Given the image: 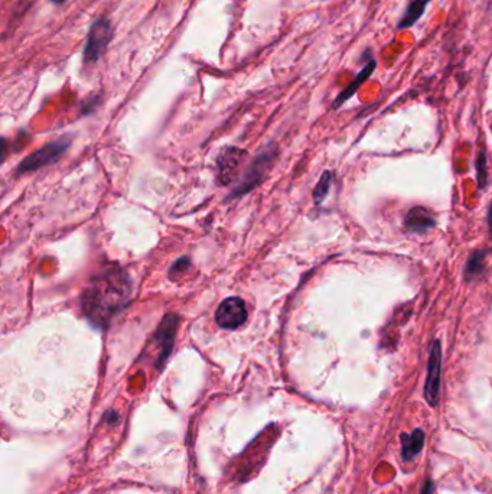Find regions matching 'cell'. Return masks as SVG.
<instances>
[{"mask_svg": "<svg viewBox=\"0 0 492 494\" xmlns=\"http://www.w3.org/2000/svg\"><path fill=\"white\" fill-rule=\"evenodd\" d=\"M132 295L129 275L117 267L106 269L95 276L83 295V310L89 320L106 327L109 321L125 308Z\"/></svg>", "mask_w": 492, "mask_h": 494, "instance_id": "cell-1", "label": "cell"}, {"mask_svg": "<svg viewBox=\"0 0 492 494\" xmlns=\"http://www.w3.org/2000/svg\"><path fill=\"white\" fill-rule=\"evenodd\" d=\"M112 38V24L107 17H100L90 28L89 39L84 48V63H97L106 51Z\"/></svg>", "mask_w": 492, "mask_h": 494, "instance_id": "cell-2", "label": "cell"}, {"mask_svg": "<svg viewBox=\"0 0 492 494\" xmlns=\"http://www.w3.org/2000/svg\"><path fill=\"white\" fill-rule=\"evenodd\" d=\"M68 147H70L68 139H59V140L48 143V145H45L44 148H40L39 151H36L33 154H31L26 159L20 162L17 172L25 174V172L36 171L39 168L45 167V165L55 162L61 155H63L68 149Z\"/></svg>", "mask_w": 492, "mask_h": 494, "instance_id": "cell-3", "label": "cell"}, {"mask_svg": "<svg viewBox=\"0 0 492 494\" xmlns=\"http://www.w3.org/2000/svg\"><path fill=\"white\" fill-rule=\"evenodd\" d=\"M440 380H442V345L439 340L432 343L430 348V356L427 363V377L424 384V398L429 405H438L439 392H440Z\"/></svg>", "mask_w": 492, "mask_h": 494, "instance_id": "cell-4", "label": "cell"}, {"mask_svg": "<svg viewBox=\"0 0 492 494\" xmlns=\"http://www.w3.org/2000/svg\"><path fill=\"white\" fill-rule=\"evenodd\" d=\"M247 320V308L241 298L233 297L220 304L215 313V321L221 328L236 329Z\"/></svg>", "mask_w": 492, "mask_h": 494, "instance_id": "cell-5", "label": "cell"}, {"mask_svg": "<svg viewBox=\"0 0 492 494\" xmlns=\"http://www.w3.org/2000/svg\"><path fill=\"white\" fill-rule=\"evenodd\" d=\"M178 324H179V318L176 315H167L159 325L157 334H156V341L160 344V350H162V354L157 360L159 364L165 361V359L171 354Z\"/></svg>", "mask_w": 492, "mask_h": 494, "instance_id": "cell-6", "label": "cell"}, {"mask_svg": "<svg viewBox=\"0 0 492 494\" xmlns=\"http://www.w3.org/2000/svg\"><path fill=\"white\" fill-rule=\"evenodd\" d=\"M273 156H275V154L273 152H268V151H266V154H260L257 156L256 162L252 165V168H250L247 177H245L243 179V182L236 188V195H241L244 193H247V191H250L254 187V185H257V182L264 175L266 167H268V165L270 163Z\"/></svg>", "mask_w": 492, "mask_h": 494, "instance_id": "cell-7", "label": "cell"}, {"mask_svg": "<svg viewBox=\"0 0 492 494\" xmlns=\"http://www.w3.org/2000/svg\"><path fill=\"white\" fill-rule=\"evenodd\" d=\"M404 224L408 230L422 233L429 229H432L435 225V218L426 209L415 207L410 210L404 218Z\"/></svg>", "mask_w": 492, "mask_h": 494, "instance_id": "cell-8", "label": "cell"}, {"mask_svg": "<svg viewBox=\"0 0 492 494\" xmlns=\"http://www.w3.org/2000/svg\"><path fill=\"white\" fill-rule=\"evenodd\" d=\"M376 67H377L376 59H371L370 63H367V64L364 66V68L360 71V74L355 77V80H353L351 84L348 86V87L337 97V100L334 101V109H338L339 106L344 105V103H345L348 98H351V97L358 91V89L364 84V81L371 77V74L374 73Z\"/></svg>", "mask_w": 492, "mask_h": 494, "instance_id": "cell-9", "label": "cell"}, {"mask_svg": "<svg viewBox=\"0 0 492 494\" xmlns=\"http://www.w3.org/2000/svg\"><path fill=\"white\" fill-rule=\"evenodd\" d=\"M432 2V0H408V3L404 9L403 16L399 20V29H407L410 27H413L417 20L423 16L427 5Z\"/></svg>", "mask_w": 492, "mask_h": 494, "instance_id": "cell-10", "label": "cell"}, {"mask_svg": "<svg viewBox=\"0 0 492 494\" xmlns=\"http://www.w3.org/2000/svg\"><path fill=\"white\" fill-rule=\"evenodd\" d=\"M424 445V432L422 429H415L412 435H401V456L406 461L413 460Z\"/></svg>", "mask_w": 492, "mask_h": 494, "instance_id": "cell-11", "label": "cell"}, {"mask_svg": "<svg viewBox=\"0 0 492 494\" xmlns=\"http://www.w3.org/2000/svg\"><path fill=\"white\" fill-rule=\"evenodd\" d=\"M241 156H243V152H240L234 148L229 149L227 154L221 155V158L218 159V165H220V177L222 178V182H229L230 177L233 175V172L238 167Z\"/></svg>", "mask_w": 492, "mask_h": 494, "instance_id": "cell-12", "label": "cell"}, {"mask_svg": "<svg viewBox=\"0 0 492 494\" xmlns=\"http://www.w3.org/2000/svg\"><path fill=\"white\" fill-rule=\"evenodd\" d=\"M332 177H334L332 172L326 171L322 175V178L319 179L316 188L314 191V200H315L316 204H321L325 200V197L328 195V193H330V187H331V184H332Z\"/></svg>", "mask_w": 492, "mask_h": 494, "instance_id": "cell-13", "label": "cell"}, {"mask_svg": "<svg viewBox=\"0 0 492 494\" xmlns=\"http://www.w3.org/2000/svg\"><path fill=\"white\" fill-rule=\"evenodd\" d=\"M484 262H485L484 253H481V252L475 253L472 257H470L466 264V278L472 279V278L478 276L484 271Z\"/></svg>", "mask_w": 492, "mask_h": 494, "instance_id": "cell-14", "label": "cell"}, {"mask_svg": "<svg viewBox=\"0 0 492 494\" xmlns=\"http://www.w3.org/2000/svg\"><path fill=\"white\" fill-rule=\"evenodd\" d=\"M478 181H479L481 188H484L485 182H486V168H485L484 152H481L478 156Z\"/></svg>", "mask_w": 492, "mask_h": 494, "instance_id": "cell-15", "label": "cell"}, {"mask_svg": "<svg viewBox=\"0 0 492 494\" xmlns=\"http://www.w3.org/2000/svg\"><path fill=\"white\" fill-rule=\"evenodd\" d=\"M432 493H433V484L430 483V481H427L420 494H432Z\"/></svg>", "mask_w": 492, "mask_h": 494, "instance_id": "cell-16", "label": "cell"}, {"mask_svg": "<svg viewBox=\"0 0 492 494\" xmlns=\"http://www.w3.org/2000/svg\"><path fill=\"white\" fill-rule=\"evenodd\" d=\"M488 223H489V232L492 234V204H491V209H489V216H488Z\"/></svg>", "mask_w": 492, "mask_h": 494, "instance_id": "cell-17", "label": "cell"}, {"mask_svg": "<svg viewBox=\"0 0 492 494\" xmlns=\"http://www.w3.org/2000/svg\"><path fill=\"white\" fill-rule=\"evenodd\" d=\"M51 2H52L54 5H63V3L67 2V0H51Z\"/></svg>", "mask_w": 492, "mask_h": 494, "instance_id": "cell-18", "label": "cell"}]
</instances>
